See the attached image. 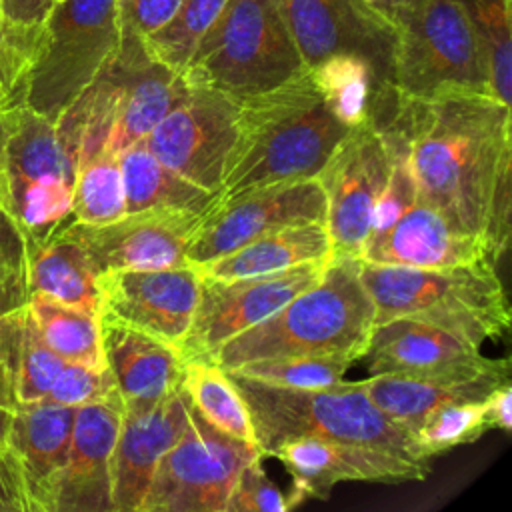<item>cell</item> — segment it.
I'll list each match as a JSON object with an SVG mask.
<instances>
[{
	"label": "cell",
	"mask_w": 512,
	"mask_h": 512,
	"mask_svg": "<svg viewBox=\"0 0 512 512\" xmlns=\"http://www.w3.org/2000/svg\"><path fill=\"white\" fill-rule=\"evenodd\" d=\"M372 118L394 124L406 138L418 200L456 230L484 238L494 188L512 166L510 106L472 90L424 100L394 94Z\"/></svg>",
	"instance_id": "1"
},
{
	"label": "cell",
	"mask_w": 512,
	"mask_h": 512,
	"mask_svg": "<svg viewBox=\"0 0 512 512\" xmlns=\"http://www.w3.org/2000/svg\"><path fill=\"white\" fill-rule=\"evenodd\" d=\"M348 130L326 106L308 68L272 90L240 100L222 198L316 178Z\"/></svg>",
	"instance_id": "2"
},
{
	"label": "cell",
	"mask_w": 512,
	"mask_h": 512,
	"mask_svg": "<svg viewBox=\"0 0 512 512\" xmlns=\"http://www.w3.org/2000/svg\"><path fill=\"white\" fill-rule=\"evenodd\" d=\"M372 326L374 304L362 284L358 258L334 252L312 286L220 344L208 360L224 370L278 356L342 354L360 360Z\"/></svg>",
	"instance_id": "3"
},
{
	"label": "cell",
	"mask_w": 512,
	"mask_h": 512,
	"mask_svg": "<svg viewBox=\"0 0 512 512\" xmlns=\"http://www.w3.org/2000/svg\"><path fill=\"white\" fill-rule=\"evenodd\" d=\"M358 272L374 304V324L410 318L480 348L510 328V306L494 260L414 268L358 258Z\"/></svg>",
	"instance_id": "4"
},
{
	"label": "cell",
	"mask_w": 512,
	"mask_h": 512,
	"mask_svg": "<svg viewBox=\"0 0 512 512\" xmlns=\"http://www.w3.org/2000/svg\"><path fill=\"white\" fill-rule=\"evenodd\" d=\"M228 374L246 402L262 458L270 456L284 440L316 436L382 450L412 462H430L414 436L370 400L360 380L306 390Z\"/></svg>",
	"instance_id": "5"
},
{
	"label": "cell",
	"mask_w": 512,
	"mask_h": 512,
	"mask_svg": "<svg viewBox=\"0 0 512 512\" xmlns=\"http://www.w3.org/2000/svg\"><path fill=\"white\" fill-rule=\"evenodd\" d=\"M304 70L276 0H228L180 76L240 102Z\"/></svg>",
	"instance_id": "6"
},
{
	"label": "cell",
	"mask_w": 512,
	"mask_h": 512,
	"mask_svg": "<svg viewBox=\"0 0 512 512\" xmlns=\"http://www.w3.org/2000/svg\"><path fill=\"white\" fill-rule=\"evenodd\" d=\"M392 30L390 80L396 96L424 100L448 90L492 94L482 44L458 0H404Z\"/></svg>",
	"instance_id": "7"
},
{
	"label": "cell",
	"mask_w": 512,
	"mask_h": 512,
	"mask_svg": "<svg viewBox=\"0 0 512 512\" xmlns=\"http://www.w3.org/2000/svg\"><path fill=\"white\" fill-rule=\"evenodd\" d=\"M80 120L68 106L56 122L22 106L6 144L8 204L28 240L70 218L80 152Z\"/></svg>",
	"instance_id": "8"
},
{
	"label": "cell",
	"mask_w": 512,
	"mask_h": 512,
	"mask_svg": "<svg viewBox=\"0 0 512 512\" xmlns=\"http://www.w3.org/2000/svg\"><path fill=\"white\" fill-rule=\"evenodd\" d=\"M120 44L116 0H56L32 68L26 108L56 122L94 82Z\"/></svg>",
	"instance_id": "9"
},
{
	"label": "cell",
	"mask_w": 512,
	"mask_h": 512,
	"mask_svg": "<svg viewBox=\"0 0 512 512\" xmlns=\"http://www.w3.org/2000/svg\"><path fill=\"white\" fill-rule=\"evenodd\" d=\"M186 412V428L158 462L140 512H226L240 470L262 456L256 444L212 426L188 398Z\"/></svg>",
	"instance_id": "10"
},
{
	"label": "cell",
	"mask_w": 512,
	"mask_h": 512,
	"mask_svg": "<svg viewBox=\"0 0 512 512\" xmlns=\"http://www.w3.org/2000/svg\"><path fill=\"white\" fill-rule=\"evenodd\" d=\"M388 172L390 148L386 134L368 116L348 130L316 176L326 196V228L334 252L360 258Z\"/></svg>",
	"instance_id": "11"
},
{
	"label": "cell",
	"mask_w": 512,
	"mask_h": 512,
	"mask_svg": "<svg viewBox=\"0 0 512 512\" xmlns=\"http://www.w3.org/2000/svg\"><path fill=\"white\" fill-rule=\"evenodd\" d=\"M326 264L328 260L304 262L288 270L242 278L202 276L190 328L178 346L182 358H208L220 344L262 322L312 286Z\"/></svg>",
	"instance_id": "12"
},
{
	"label": "cell",
	"mask_w": 512,
	"mask_h": 512,
	"mask_svg": "<svg viewBox=\"0 0 512 512\" xmlns=\"http://www.w3.org/2000/svg\"><path fill=\"white\" fill-rule=\"evenodd\" d=\"M238 100L212 88L188 86L142 138L146 148L190 182L220 192L236 138Z\"/></svg>",
	"instance_id": "13"
},
{
	"label": "cell",
	"mask_w": 512,
	"mask_h": 512,
	"mask_svg": "<svg viewBox=\"0 0 512 512\" xmlns=\"http://www.w3.org/2000/svg\"><path fill=\"white\" fill-rule=\"evenodd\" d=\"M326 222V196L316 178L282 182L222 198L198 224L186 260L200 268L272 230Z\"/></svg>",
	"instance_id": "14"
},
{
	"label": "cell",
	"mask_w": 512,
	"mask_h": 512,
	"mask_svg": "<svg viewBox=\"0 0 512 512\" xmlns=\"http://www.w3.org/2000/svg\"><path fill=\"white\" fill-rule=\"evenodd\" d=\"M200 282L202 274L192 264L108 270L96 276L98 312L180 346L198 304Z\"/></svg>",
	"instance_id": "15"
},
{
	"label": "cell",
	"mask_w": 512,
	"mask_h": 512,
	"mask_svg": "<svg viewBox=\"0 0 512 512\" xmlns=\"http://www.w3.org/2000/svg\"><path fill=\"white\" fill-rule=\"evenodd\" d=\"M202 218L184 210L150 208L98 226L68 218L64 226L84 246L94 272L102 274L188 264L186 250Z\"/></svg>",
	"instance_id": "16"
},
{
	"label": "cell",
	"mask_w": 512,
	"mask_h": 512,
	"mask_svg": "<svg viewBox=\"0 0 512 512\" xmlns=\"http://www.w3.org/2000/svg\"><path fill=\"white\" fill-rule=\"evenodd\" d=\"M270 456L280 460L292 478L288 510L308 498L326 500L340 482H406L422 480L430 472L426 462L316 436L284 440Z\"/></svg>",
	"instance_id": "17"
},
{
	"label": "cell",
	"mask_w": 512,
	"mask_h": 512,
	"mask_svg": "<svg viewBox=\"0 0 512 512\" xmlns=\"http://www.w3.org/2000/svg\"><path fill=\"white\" fill-rule=\"evenodd\" d=\"M306 68L336 52L366 56L392 86L394 30L360 0H276Z\"/></svg>",
	"instance_id": "18"
},
{
	"label": "cell",
	"mask_w": 512,
	"mask_h": 512,
	"mask_svg": "<svg viewBox=\"0 0 512 512\" xmlns=\"http://www.w3.org/2000/svg\"><path fill=\"white\" fill-rule=\"evenodd\" d=\"M510 358L476 360L422 374H370L360 380L370 400L412 436L418 424L436 408L482 400L502 382H510Z\"/></svg>",
	"instance_id": "19"
},
{
	"label": "cell",
	"mask_w": 512,
	"mask_h": 512,
	"mask_svg": "<svg viewBox=\"0 0 512 512\" xmlns=\"http://www.w3.org/2000/svg\"><path fill=\"white\" fill-rule=\"evenodd\" d=\"M114 86V122L108 148L120 154L140 142L180 100L186 90L182 76L154 60L140 36L120 30L116 54L106 62Z\"/></svg>",
	"instance_id": "20"
},
{
	"label": "cell",
	"mask_w": 512,
	"mask_h": 512,
	"mask_svg": "<svg viewBox=\"0 0 512 512\" xmlns=\"http://www.w3.org/2000/svg\"><path fill=\"white\" fill-rule=\"evenodd\" d=\"M188 422L182 388L142 410H124L112 454L114 512H140L162 456Z\"/></svg>",
	"instance_id": "21"
},
{
	"label": "cell",
	"mask_w": 512,
	"mask_h": 512,
	"mask_svg": "<svg viewBox=\"0 0 512 512\" xmlns=\"http://www.w3.org/2000/svg\"><path fill=\"white\" fill-rule=\"evenodd\" d=\"M74 414L76 408L44 398L18 400L6 448L20 472L28 512H56Z\"/></svg>",
	"instance_id": "22"
},
{
	"label": "cell",
	"mask_w": 512,
	"mask_h": 512,
	"mask_svg": "<svg viewBox=\"0 0 512 512\" xmlns=\"http://www.w3.org/2000/svg\"><path fill=\"white\" fill-rule=\"evenodd\" d=\"M122 412L120 398L76 408L56 512H114L112 454Z\"/></svg>",
	"instance_id": "23"
},
{
	"label": "cell",
	"mask_w": 512,
	"mask_h": 512,
	"mask_svg": "<svg viewBox=\"0 0 512 512\" xmlns=\"http://www.w3.org/2000/svg\"><path fill=\"white\" fill-rule=\"evenodd\" d=\"M104 364L112 374L124 410L158 404L180 388L184 358L176 344L98 312Z\"/></svg>",
	"instance_id": "24"
},
{
	"label": "cell",
	"mask_w": 512,
	"mask_h": 512,
	"mask_svg": "<svg viewBox=\"0 0 512 512\" xmlns=\"http://www.w3.org/2000/svg\"><path fill=\"white\" fill-rule=\"evenodd\" d=\"M492 260L484 238L456 230L426 202L416 200L382 236L366 242L360 260L414 268H446Z\"/></svg>",
	"instance_id": "25"
},
{
	"label": "cell",
	"mask_w": 512,
	"mask_h": 512,
	"mask_svg": "<svg viewBox=\"0 0 512 512\" xmlns=\"http://www.w3.org/2000/svg\"><path fill=\"white\" fill-rule=\"evenodd\" d=\"M480 356V346L452 332L410 318L376 322L364 360L370 374H422Z\"/></svg>",
	"instance_id": "26"
},
{
	"label": "cell",
	"mask_w": 512,
	"mask_h": 512,
	"mask_svg": "<svg viewBox=\"0 0 512 512\" xmlns=\"http://www.w3.org/2000/svg\"><path fill=\"white\" fill-rule=\"evenodd\" d=\"M332 256L334 246L326 222H306L262 234L198 270L208 278H242L288 270L304 262H326Z\"/></svg>",
	"instance_id": "27"
},
{
	"label": "cell",
	"mask_w": 512,
	"mask_h": 512,
	"mask_svg": "<svg viewBox=\"0 0 512 512\" xmlns=\"http://www.w3.org/2000/svg\"><path fill=\"white\" fill-rule=\"evenodd\" d=\"M64 222L40 240L26 238L28 294L42 292L60 302L98 314V274L94 272L84 246L66 230Z\"/></svg>",
	"instance_id": "28"
},
{
	"label": "cell",
	"mask_w": 512,
	"mask_h": 512,
	"mask_svg": "<svg viewBox=\"0 0 512 512\" xmlns=\"http://www.w3.org/2000/svg\"><path fill=\"white\" fill-rule=\"evenodd\" d=\"M118 162L126 212L164 208L206 216L222 198L220 192L206 190L160 162L142 140L124 148Z\"/></svg>",
	"instance_id": "29"
},
{
	"label": "cell",
	"mask_w": 512,
	"mask_h": 512,
	"mask_svg": "<svg viewBox=\"0 0 512 512\" xmlns=\"http://www.w3.org/2000/svg\"><path fill=\"white\" fill-rule=\"evenodd\" d=\"M330 112L346 126H356L372 116L392 86L362 54L336 52L308 68Z\"/></svg>",
	"instance_id": "30"
},
{
	"label": "cell",
	"mask_w": 512,
	"mask_h": 512,
	"mask_svg": "<svg viewBox=\"0 0 512 512\" xmlns=\"http://www.w3.org/2000/svg\"><path fill=\"white\" fill-rule=\"evenodd\" d=\"M0 362L12 376L18 400H40L64 360L44 342L28 306L0 316Z\"/></svg>",
	"instance_id": "31"
},
{
	"label": "cell",
	"mask_w": 512,
	"mask_h": 512,
	"mask_svg": "<svg viewBox=\"0 0 512 512\" xmlns=\"http://www.w3.org/2000/svg\"><path fill=\"white\" fill-rule=\"evenodd\" d=\"M180 388L212 426L228 436L256 444L246 402L222 366L208 358L184 360Z\"/></svg>",
	"instance_id": "32"
},
{
	"label": "cell",
	"mask_w": 512,
	"mask_h": 512,
	"mask_svg": "<svg viewBox=\"0 0 512 512\" xmlns=\"http://www.w3.org/2000/svg\"><path fill=\"white\" fill-rule=\"evenodd\" d=\"M26 306L44 342L64 360L88 366H106L96 312L60 302L42 292H30Z\"/></svg>",
	"instance_id": "33"
},
{
	"label": "cell",
	"mask_w": 512,
	"mask_h": 512,
	"mask_svg": "<svg viewBox=\"0 0 512 512\" xmlns=\"http://www.w3.org/2000/svg\"><path fill=\"white\" fill-rule=\"evenodd\" d=\"M126 214L118 154L100 148L78 156L70 218L80 224H106Z\"/></svg>",
	"instance_id": "34"
},
{
	"label": "cell",
	"mask_w": 512,
	"mask_h": 512,
	"mask_svg": "<svg viewBox=\"0 0 512 512\" xmlns=\"http://www.w3.org/2000/svg\"><path fill=\"white\" fill-rule=\"evenodd\" d=\"M482 44L492 96L510 106L512 36L510 0H458Z\"/></svg>",
	"instance_id": "35"
},
{
	"label": "cell",
	"mask_w": 512,
	"mask_h": 512,
	"mask_svg": "<svg viewBox=\"0 0 512 512\" xmlns=\"http://www.w3.org/2000/svg\"><path fill=\"white\" fill-rule=\"evenodd\" d=\"M228 0H180L174 16L156 32L142 38L148 54L182 74L198 42L214 24Z\"/></svg>",
	"instance_id": "36"
},
{
	"label": "cell",
	"mask_w": 512,
	"mask_h": 512,
	"mask_svg": "<svg viewBox=\"0 0 512 512\" xmlns=\"http://www.w3.org/2000/svg\"><path fill=\"white\" fill-rule=\"evenodd\" d=\"M350 356L318 354V356H278L246 362L228 372L258 380L280 388H330L344 380L346 370L354 364Z\"/></svg>",
	"instance_id": "37"
},
{
	"label": "cell",
	"mask_w": 512,
	"mask_h": 512,
	"mask_svg": "<svg viewBox=\"0 0 512 512\" xmlns=\"http://www.w3.org/2000/svg\"><path fill=\"white\" fill-rule=\"evenodd\" d=\"M44 48V22L24 24L0 16V112L26 106L32 68Z\"/></svg>",
	"instance_id": "38"
},
{
	"label": "cell",
	"mask_w": 512,
	"mask_h": 512,
	"mask_svg": "<svg viewBox=\"0 0 512 512\" xmlns=\"http://www.w3.org/2000/svg\"><path fill=\"white\" fill-rule=\"evenodd\" d=\"M490 430L486 398L452 402L432 410L414 430V440L426 458L470 444Z\"/></svg>",
	"instance_id": "39"
},
{
	"label": "cell",
	"mask_w": 512,
	"mask_h": 512,
	"mask_svg": "<svg viewBox=\"0 0 512 512\" xmlns=\"http://www.w3.org/2000/svg\"><path fill=\"white\" fill-rule=\"evenodd\" d=\"M120 398L112 374L106 366H88L80 362H64L44 400L62 406H86L94 402ZM42 400V398H40ZM122 400V398H120Z\"/></svg>",
	"instance_id": "40"
},
{
	"label": "cell",
	"mask_w": 512,
	"mask_h": 512,
	"mask_svg": "<svg viewBox=\"0 0 512 512\" xmlns=\"http://www.w3.org/2000/svg\"><path fill=\"white\" fill-rule=\"evenodd\" d=\"M286 494L270 480L262 456L250 460L238 474L226 512H286Z\"/></svg>",
	"instance_id": "41"
},
{
	"label": "cell",
	"mask_w": 512,
	"mask_h": 512,
	"mask_svg": "<svg viewBox=\"0 0 512 512\" xmlns=\"http://www.w3.org/2000/svg\"><path fill=\"white\" fill-rule=\"evenodd\" d=\"M116 6L120 30L146 38L174 16L180 0H116Z\"/></svg>",
	"instance_id": "42"
},
{
	"label": "cell",
	"mask_w": 512,
	"mask_h": 512,
	"mask_svg": "<svg viewBox=\"0 0 512 512\" xmlns=\"http://www.w3.org/2000/svg\"><path fill=\"white\" fill-rule=\"evenodd\" d=\"M26 262H28L26 234L10 210L6 176L0 174V266L26 272Z\"/></svg>",
	"instance_id": "43"
},
{
	"label": "cell",
	"mask_w": 512,
	"mask_h": 512,
	"mask_svg": "<svg viewBox=\"0 0 512 512\" xmlns=\"http://www.w3.org/2000/svg\"><path fill=\"white\" fill-rule=\"evenodd\" d=\"M0 512H28L22 478L8 448L0 452Z\"/></svg>",
	"instance_id": "44"
},
{
	"label": "cell",
	"mask_w": 512,
	"mask_h": 512,
	"mask_svg": "<svg viewBox=\"0 0 512 512\" xmlns=\"http://www.w3.org/2000/svg\"><path fill=\"white\" fill-rule=\"evenodd\" d=\"M26 300H28L26 272L0 266V316L24 306Z\"/></svg>",
	"instance_id": "45"
},
{
	"label": "cell",
	"mask_w": 512,
	"mask_h": 512,
	"mask_svg": "<svg viewBox=\"0 0 512 512\" xmlns=\"http://www.w3.org/2000/svg\"><path fill=\"white\" fill-rule=\"evenodd\" d=\"M486 416L490 430H512V380L502 382L486 396Z\"/></svg>",
	"instance_id": "46"
},
{
	"label": "cell",
	"mask_w": 512,
	"mask_h": 512,
	"mask_svg": "<svg viewBox=\"0 0 512 512\" xmlns=\"http://www.w3.org/2000/svg\"><path fill=\"white\" fill-rule=\"evenodd\" d=\"M56 0H0V16L24 22L42 24Z\"/></svg>",
	"instance_id": "47"
},
{
	"label": "cell",
	"mask_w": 512,
	"mask_h": 512,
	"mask_svg": "<svg viewBox=\"0 0 512 512\" xmlns=\"http://www.w3.org/2000/svg\"><path fill=\"white\" fill-rule=\"evenodd\" d=\"M18 406V394L6 366L0 362V452L8 446L12 420Z\"/></svg>",
	"instance_id": "48"
},
{
	"label": "cell",
	"mask_w": 512,
	"mask_h": 512,
	"mask_svg": "<svg viewBox=\"0 0 512 512\" xmlns=\"http://www.w3.org/2000/svg\"><path fill=\"white\" fill-rule=\"evenodd\" d=\"M370 12H374L378 18H382L384 22H388L392 26L400 6L404 4V0H360Z\"/></svg>",
	"instance_id": "49"
},
{
	"label": "cell",
	"mask_w": 512,
	"mask_h": 512,
	"mask_svg": "<svg viewBox=\"0 0 512 512\" xmlns=\"http://www.w3.org/2000/svg\"><path fill=\"white\" fill-rule=\"evenodd\" d=\"M16 110H10V112H0V174H4V164H6V144H8V138H10V132H12V126H14V120H16Z\"/></svg>",
	"instance_id": "50"
}]
</instances>
